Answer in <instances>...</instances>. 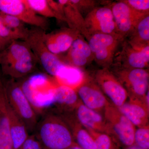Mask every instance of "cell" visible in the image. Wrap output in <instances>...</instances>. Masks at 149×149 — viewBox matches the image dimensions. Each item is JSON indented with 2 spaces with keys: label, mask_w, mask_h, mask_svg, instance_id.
Returning a JSON list of instances; mask_svg holds the SVG:
<instances>
[{
  "label": "cell",
  "mask_w": 149,
  "mask_h": 149,
  "mask_svg": "<svg viewBox=\"0 0 149 149\" xmlns=\"http://www.w3.org/2000/svg\"><path fill=\"white\" fill-rule=\"evenodd\" d=\"M37 62L29 46L22 40L13 41L0 52L1 72L15 80L32 73Z\"/></svg>",
  "instance_id": "cell-1"
},
{
  "label": "cell",
  "mask_w": 149,
  "mask_h": 149,
  "mask_svg": "<svg viewBox=\"0 0 149 149\" xmlns=\"http://www.w3.org/2000/svg\"><path fill=\"white\" fill-rule=\"evenodd\" d=\"M37 135L44 149H69L77 145L66 122L54 115L45 116L38 126Z\"/></svg>",
  "instance_id": "cell-2"
},
{
  "label": "cell",
  "mask_w": 149,
  "mask_h": 149,
  "mask_svg": "<svg viewBox=\"0 0 149 149\" xmlns=\"http://www.w3.org/2000/svg\"><path fill=\"white\" fill-rule=\"evenodd\" d=\"M45 31L38 27H32L29 29L24 41L28 45L39 62L47 73L55 77L66 65L58 56L51 52L45 42Z\"/></svg>",
  "instance_id": "cell-3"
},
{
  "label": "cell",
  "mask_w": 149,
  "mask_h": 149,
  "mask_svg": "<svg viewBox=\"0 0 149 149\" xmlns=\"http://www.w3.org/2000/svg\"><path fill=\"white\" fill-rule=\"evenodd\" d=\"M111 71L126 90L130 100L146 106L145 97L149 91L148 69H129L113 65Z\"/></svg>",
  "instance_id": "cell-4"
},
{
  "label": "cell",
  "mask_w": 149,
  "mask_h": 149,
  "mask_svg": "<svg viewBox=\"0 0 149 149\" xmlns=\"http://www.w3.org/2000/svg\"><path fill=\"white\" fill-rule=\"evenodd\" d=\"M5 83L11 106L27 130H33L37 124L36 112L21 85L12 78Z\"/></svg>",
  "instance_id": "cell-5"
},
{
  "label": "cell",
  "mask_w": 149,
  "mask_h": 149,
  "mask_svg": "<svg viewBox=\"0 0 149 149\" xmlns=\"http://www.w3.org/2000/svg\"><path fill=\"white\" fill-rule=\"evenodd\" d=\"M104 114L109 126L110 136L117 145L121 144L125 148L135 145V126L116 107L110 104Z\"/></svg>",
  "instance_id": "cell-6"
},
{
  "label": "cell",
  "mask_w": 149,
  "mask_h": 149,
  "mask_svg": "<svg viewBox=\"0 0 149 149\" xmlns=\"http://www.w3.org/2000/svg\"><path fill=\"white\" fill-rule=\"evenodd\" d=\"M124 40L118 35L97 34L90 37L88 43L96 63L102 68H109L118 47Z\"/></svg>",
  "instance_id": "cell-7"
},
{
  "label": "cell",
  "mask_w": 149,
  "mask_h": 149,
  "mask_svg": "<svg viewBox=\"0 0 149 149\" xmlns=\"http://www.w3.org/2000/svg\"><path fill=\"white\" fill-rule=\"evenodd\" d=\"M0 12L15 17L24 24L45 31L49 26L47 19L33 11L26 0H0Z\"/></svg>",
  "instance_id": "cell-8"
},
{
  "label": "cell",
  "mask_w": 149,
  "mask_h": 149,
  "mask_svg": "<svg viewBox=\"0 0 149 149\" xmlns=\"http://www.w3.org/2000/svg\"><path fill=\"white\" fill-rule=\"evenodd\" d=\"M93 78L114 106L119 107L126 102L128 93L109 68H104L97 70Z\"/></svg>",
  "instance_id": "cell-9"
},
{
  "label": "cell",
  "mask_w": 149,
  "mask_h": 149,
  "mask_svg": "<svg viewBox=\"0 0 149 149\" xmlns=\"http://www.w3.org/2000/svg\"><path fill=\"white\" fill-rule=\"evenodd\" d=\"M110 6L116 33L124 40L132 33L141 19L148 15L134 10L122 1L113 3Z\"/></svg>",
  "instance_id": "cell-10"
},
{
  "label": "cell",
  "mask_w": 149,
  "mask_h": 149,
  "mask_svg": "<svg viewBox=\"0 0 149 149\" xmlns=\"http://www.w3.org/2000/svg\"><path fill=\"white\" fill-rule=\"evenodd\" d=\"M75 90L84 105L100 114L110 104L93 77L87 74H84L83 80Z\"/></svg>",
  "instance_id": "cell-11"
},
{
  "label": "cell",
  "mask_w": 149,
  "mask_h": 149,
  "mask_svg": "<svg viewBox=\"0 0 149 149\" xmlns=\"http://www.w3.org/2000/svg\"><path fill=\"white\" fill-rule=\"evenodd\" d=\"M84 19L85 28L90 37L97 34L118 35L110 6L96 7Z\"/></svg>",
  "instance_id": "cell-12"
},
{
  "label": "cell",
  "mask_w": 149,
  "mask_h": 149,
  "mask_svg": "<svg viewBox=\"0 0 149 149\" xmlns=\"http://www.w3.org/2000/svg\"><path fill=\"white\" fill-rule=\"evenodd\" d=\"M123 42L121 50L115 55L113 63H115L112 65L129 69H148L149 45L134 47L127 40Z\"/></svg>",
  "instance_id": "cell-13"
},
{
  "label": "cell",
  "mask_w": 149,
  "mask_h": 149,
  "mask_svg": "<svg viewBox=\"0 0 149 149\" xmlns=\"http://www.w3.org/2000/svg\"><path fill=\"white\" fill-rule=\"evenodd\" d=\"M76 29L64 28L53 33H44L45 42L51 52L58 55L68 51L74 40L80 36Z\"/></svg>",
  "instance_id": "cell-14"
},
{
  "label": "cell",
  "mask_w": 149,
  "mask_h": 149,
  "mask_svg": "<svg viewBox=\"0 0 149 149\" xmlns=\"http://www.w3.org/2000/svg\"><path fill=\"white\" fill-rule=\"evenodd\" d=\"M75 109L76 119L86 129L110 135L109 126L101 114L88 108L81 102Z\"/></svg>",
  "instance_id": "cell-15"
},
{
  "label": "cell",
  "mask_w": 149,
  "mask_h": 149,
  "mask_svg": "<svg viewBox=\"0 0 149 149\" xmlns=\"http://www.w3.org/2000/svg\"><path fill=\"white\" fill-rule=\"evenodd\" d=\"M0 93H4L7 95L5 83L2 77L1 71ZM7 112L10 125L11 134L13 142L14 149H19L29 136L28 130L11 106L8 98L7 104Z\"/></svg>",
  "instance_id": "cell-16"
},
{
  "label": "cell",
  "mask_w": 149,
  "mask_h": 149,
  "mask_svg": "<svg viewBox=\"0 0 149 149\" xmlns=\"http://www.w3.org/2000/svg\"><path fill=\"white\" fill-rule=\"evenodd\" d=\"M93 60L90 46L81 35L74 40L65 57V61L70 65L77 68L85 66Z\"/></svg>",
  "instance_id": "cell-17"
},
{
  "label": "cell",
  "mask_w": 149,
  "mask_h": 149,
  "mask_svg": "<svg viewBox=\"0 0 149 149\" xmlns=\"http://www.w3.org/2000/svg\"><path fill=\"white\" fill-rule=\"evenodd\" d=\"M117 108L134 126L141 128L149 125V109L143 103L130 100Z\"/></svg>",
  "instance_id": "cell-18"
},
{
  "label": "cell",
  "mask_w": 149,
  "mask_h": 149,
  "mask_svg": "<svg viewBox=\"0 0 149 149\" xmlns=\"http://www.w3.org/2000/svg\"><path fill=\"white\" fill-rule=\"evenodd\" d=\"M63 119L69 126L74 141L80 148L82 149H97L93 137L76 118L68 115Z\"/></svg>",
  "instance_id": "cell-19"
},
{
  "label": "cell",
  "mask_w": 149,
  "mask_h": 149,
  "mask_svg": "<svg viewBox=\"0 0 149 149\" xmlns=\"http://www.w3.org/2000/svg\"><path fill=\"white\" fill-rule=\"evenodd\" d=\"M54 104L70 109H75L81 102L75 90L58 84L54 90Z\"/></svg>",
  "instance_id": "cell-20"
},
{
  "label": "cell",
  "mask_w": 149,
  "mask_h": 149,
  "mask_svg": "<svg viewBox=\"0 0 149 149\" xmlns=\"http://www.w3.org/2000/svg\"><path fill=\"white\" fill-rule=\"evenodd\" d=\"M63 12L69 28L77 30L88 41L90 37L85 28L84 17L70 0L63 7Z\"/></svg>",
  "instance_id": "cell-21"
},
{
  "label": "cell",
  "mask_w": 149,
  "mask_h": 149,
  "mask_svg": "<svg viewBox=\"0 0 149 149\" xmlns=\"http://www.w3.org/2000/svg\"><path fill=\"white\" fill-rule=\"evenodd\" d=\"M128 37L127 41L134 47L143 48L149 45V14L141 19Z\"/></svg>",
  "instance_id": "cell-22"
},
{
  "label": "cell",
  "mask_w": 149,
  "mask_h": 149,
  "mask_svg": "<svg viewBox=\"0 0 149 149\" xmlns=\"http://www.w3.org/2000/svg\"><path fill=\"white\" fill-rule=\"evenodd\" d=\"M72 67L66 65L55 78L58 85H65L75 90L83 80L84 74L78 68Z\"/></svg>",
  "instance_id": "cell-23"
},
{
  "label": "cell",
  "mask_w": 149,
  "mask_h": 149,
  "mask_svg": "<svg viewBox=\"0 0 149 149\" xmlns=\"http://www.w3.org/2000/svg\"><path fill=\"white\" fill-rule=\"evenodd\" d=\"M26 1L29 7L38 15L47 19L54 18L63 21L51 8L48 0H26Z\"/></svg>",
  "instance_id": "cell-24"
},
{
  "label": "cell",
  "mask_w": 149,
  "mask_h": 149,
  "mask_svg": "<svg viewBox=\"0 0 149 149\" xmlns=\"http://www.w3.org/2000/svg\"><path fill=\"white\" fill-rule=\"evenodd\" d=\"M86 129L95 140L97 149H119L113 139L106 133Z\"/></svg>",
  "instance_id": "cell-25"
},
{
  "label": "cell",
  "mask_w": 149,
  "mask_h": 149,
  "mask_svg": "<svg viewBox=\"0 0 149 149\" xmlns=\"http://www.w3.org/2000/svg\"><path fill=\"white\" fill-rule=\"evenodd\" d=\"M0 16L4 23L13 30L20 32L27 36L29 29L27 28L24 22L15 17L0 12Z\"/></svg>",
  "instance_id": "cell-26"
},
{
  "label": "cell",
  "mask_w": 149,
  "mask_h": 149,
  "mask_svg": "<svg viewBox=\"0 0 149 149\" xmlns=\"http://www.w3.org/2000/svg\"><path fill=\"white\" fill-rule=\"evenodd\" d=\"M27 36L13 30L8 27L4 23L3 19L0 16V37L3 40L12 42L15 40L24 41Z\"/></svg>",
  "instance_id": "cell-27"
},
{
  "label": "cell",
  "mask_w": 149,
  "mask_h": 149,
  "mask_svg": "<svg viewBox=\"0 0 149 149\" xmlns=\"http://www.w3.org/2000/svg\"><path fill=\"white\" fill-rule=\"evenodd\" d=\"M135 145L144 149H149V125L136 129L135 133Z\"/></svg>",
  "instance_id": "cell-28"
},
{
  "label": "cell",
  "mask_w": 149,
  "mask_h": 149,
  "mask_svg": "<svg viewBox=\"0 0 149 149\" xmlns=\"http://www.w3.org/2000/svg\"><path fill=\"white\" fill-rule=\"evenodd\" d=\"M70 1L75 6L77 10L80 12V13L82 15L83 14L85 13H86L87 15L94 8L97 7V2L95 1H93V0H70Z\"/></svg>",
  "instance_id": "cell-29"
},
{
  "label": "cell",
  "mask_w": 149,
  "mask_h": 149,
  "mask_svg": "<svg viewBox=\"0 0 149 149\" xmlns=\"http://www.w3.org/2000/svg\"><path fill=\"white\" fill-rule=\"evenodd\" d=\"M122 1L136 11L146 14H149V0H123Z\"/></svg>",
  "instance_id": "cell-30"
},
{
  "label": "cell",
  "mask_w": 149,
  "mask_h": 149,
  "mask_svg": "<svg viewBox=\"0 0 149 149\" xmlns=\"http://www.w3.org/2000/svg\"><path fill=\"white\" fill-rule=\"evenodd\" d=\"M19 149H44L36 136H29Z\"/></svg>",
  "instance_id": "cell-31"
},
{
  "label": "cell",
  "mask_w": 149,
  "mask_h": 149,
  "mask_svg": "<svg viewBox=\"0 0 149 149\" xmlns=\"http://www.w3.org/2000/svg\"><path fill=\"white\" fill-rule=\"evenodd\" d=\"M11 42L3 40L0 37V52L3 50Z\"/></svg>",
  "instance_id": "cell-32"
},
{
  "label": "cell",
  "mask_w": 149,
  "mask_h": 149,
  "mask_svg": "<svg viewBox=\"0 0 149 149\" xmlns=\"http://www.w3.org/2000/svg\"><path fill=\"white\" fill-rule=\"evenodd\" d=\"M123 149H144L142 148H140V147L138 146L137 145H134L133 146H131L126 147V148H124Z\"/></svg>",
  "instance_id": "cell-33"
},
{
  "label": "cell",
  "mask_w": 149,
  "mask_h": 149,
  "mask_svg": "<svg viewBox=\"0 0 149 149\" xmlns=\"http://www.w3.org/2000/svg\"><path fill=\"white\" fill-rule=\"evenodd\" d=\"M69 149H82L81 148H80L79 146L77 145H75V146H74L71 147V148H70Z\"/></svg>",
  "instance_id": "cell-34"
}]
</instances>
